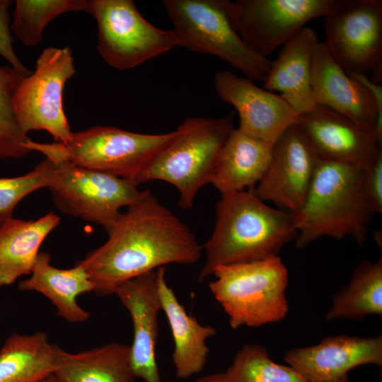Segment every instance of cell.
Wrapping results in <instances>:
<instances>
[{
  "label": "cell",
  "mask_w": 382,
  "mask_h": 382,
  "mask_svg": "<svg viewBox=\"0 0 382 382\" xmlns=\"http://www.w3.org/2000/svg\"><path fill=\"white\" fill-rule=\"evenodd\" d=\"M202 252L190 228L146 190L121 214L107 241L76 263L87 273L93 292L105 296L161 267L195 264Z\"/></svg>",
  "instance_id": "6da1fadb"
},
{
  "label": "cell",
  "mask_w": 382,
  "mask_h": 382,
  "mask_svg": "<svg viewBox=\"0 0 382 382\" xmlns=\"http://www.w3.org/2000/svg\"><path fill=\"white\" fill-rule=\"evenodd\" d=\"M296 236L294 214L270 207L250 190L221 195L213 232L202 245L205 261L199 281L219 266L277 256Z\"/></svg>",
  "instance_id": "7a4b0ae2"
},
{
  "label": "cell",
  "mask_w": 382,
  "mask_h": 382,
  "mask_svg": "<svg viewBox=\"0 0 382 382\" xmlns=\"http://www.w3.org/2000/svg\"><path fill=\"white\" fill-rule=\"evenodd\" d=\"M364 170L320 160L304 202L294 214L296 245L321 237H352L362 245L372 214L362 187Z\"/></svg>",
  "instance_id": "3957f363"
},
{
  "label": "cell",
  "mask_w": 382,
  "mask_h": 382,
  "mask_svg": "<svg viewBox=\"0 0 382 382\" xmlns=\"http://www.w3.org/2000/svg\"><path fill=\"white\" fill-rule=\"evenodd\" d=\"M234 112L218 118L189 117L174 137L147 162L134 180L139 185L161 180L179 193V205L191 209L195 199L209 183L220 150L233 129Z\"/></svg>",
  "instance_id": "277c9868"
},
{
  "label": "cell",
  "mask_w": 382,
  "mask_h": 382,
  "mask_svg": "<svg viewBox=\"0 0 382 382\" xmlns=\"http://www.w3.org/2000/svg\"><path fill=\"white\" fill-rule=\"evenodd\" d=\"M209 289L233 329L282 320L289 312L288 271L280 257L219 266Z\"/></svg>",
  "instance_id": "5b68a950"
},
{
  "label": "cell",
  "mask_w": 382,
  "mask_h": 382,
  "mask_svg": "<svg viewBox=\"0 0 382 382\" xmlns=\"http://www.w3.org/2000/svg\"><path fill=\"white\" fill-rule=\"evenodd\" d=\"M175 134V130L153 134L97 126L73 132L66 144H45L30 139L25 146L54 163L68 162L134 183L147 162Z\"/></svg>",
  "instance_id": "8992f818"
},
{
  "label": "cell",
  "mask_w": 382,
  "mask_h": 382,
  "mask_svg": "<svg viewBox=\"0 0 382 382\" xmlns=\"http://www.w3.org/2000/svg\"><path fill=\"white\" fill-rule=\"evenodd\" d=\"M178 46L215 56L252 81H264L272 60L239 36L230 20L226 0H164Z\"/></svg>",
  "instance_id": "52a82bcc"
},
{
  "label": "cell",
  "mask_w": 382,
  "mask_h": 382,
  "mask_svg": "<svg viewBox=\"0 0 382 382\" xmlns=\"http://www.w3.org/2000/svg\"><path fill=\"white\" fill-rule=\"evenodd\" d=\"M86 11L97 23L100 56L115 69H134L178 46L173 30L149 23L132 0H89Z\"/></svg>",
  "instance_id": "ba28073f"
},
{
  "label": "cell",
  "mask_w": 382,
  "mask_h": 382,
  "mask_svg": "<svg viewBox=\"0 0 382 382\" xmlns=\"http://www.w3.org/2000/svg\"><path fill=\"white\" fill-rule=\"evenodd\" d=\"M51 161V160H50ZM48 188L64 214L100 226L108 234L122 212L146 192L130 180L68 162L54 163Z\"/></svg>",
  "instance_id": "9c48e42d"
},
{
  "label": "cell",
  "mask_w": 382,
  "mask_h": 382,
  "mask_svg": "<svg viewBox=\"0 0 382 382\" xmlns=\"http://www.w3.org/2000/svg\"><path fill=\"white\" fill-rule=\"evenodd\" d=\"M76 73L72 51L69 47H48L36 60L31 74L23 78L13 98L16 121L28 134L45 130L55 142L66 144L72 132L63 107V91Z\"/></svg>",
  "instance_id": "30bf717a"
},
{
  "label": "cell",
  "mask_w": 382,
  "mask_h": 382,
  "mask_svg": "<svg viewBox=\"0 0 382 382\" xmlns=\"http://www.w3.org/2000/svg\"><path fill=\"white\" fill-rule=\"evenodd\" d=\"M353 0H226L230 20L239 36L267 57L310 21L326 17Z\"/></svg>",
  "instance_id": "8fae6325"
},
{
  "label": "cell",
  "mask_w": 382,
  "mask_h": 382,
  "mask_svg": "<svg viewBox=\"0 0 382 382\" xmlns=\"http://www.w3.org/2000/svg\"><path fill=\"white\" fill-rule=\"evenodd\" d=\"M325 42L335 62L348 74L382 76V1L353 0L325 18Z\"/></svg>",
  "instance_id": "7c38bea8"
},
{
  "label": "cell",
  "mask_w": 382,
  "mask_h": 382,
  "mask_svg": "<svg viewBox=\"0 0 382 382\" xmlns=\"http://www.w3.org/2000/svg\"><path fill=\"white\" fill-rule=\"evenodd\" d=\"M311 143L299 127H289L272 145L269 167L250 190L291 214L301 209L320 162Z\"/></svg>",
  "instance_id": "4fadbf2b"
},
{
  "label": "cell",
  "mask_w": 382,
  "mask_h": 382,
  "mask_svg": "<svg viewBox=\"0 0 382 382\" xmlns=\"http://www.w3.org/2000/svg\"><path fill=\"white\" fill-rule=\"evenodd\" d=\"M296 125L322 161L365 170L382 153L381 140L375 128L361 125L323 105H317L300 114Z\"/></svg>",
  "instance_id": "5bb4252c"
},
{
  "label": "cell",
  "mask_w": 382,
  "mask_h": 382,
  "mask_svg": "<svg viewBox=\"0 0 382 382\" xmlns=\"http://www.w3.org/2000/svg\"><path fill=\"white\" fill-rule=\"evenodd\" d=\"M214 85L219 98L237 111L238 129L253 137L273 145L296 122L299 115L281 95L257 86L246 77L219 71Z\"/></svg>",
  "instance_id": "9a60e30c"
},
{
  "label": "cell",
  "mask_w": 382,
  "mask_h": 382,
  "mask_svg": "<svg viewBox=\"0 0 382 382\" xmlns=\"http://www.w3.org/2000/svg\"><path fill=\"white\" fill-rule=\"evenodd\" d=\"M114 294L129 311L132 321L130 359L134 377L144 382H161L156 359L158 317L162 311L156 270L120 284Z\"/></svg>",
  "instance_id": "2e32d148"
},
{
  "label": "cell",
  "mask_w": 382,
  "mask_h": 382,
  "mask_svg": "<svg viewBox=\"0 0 382 382\" xmlns=\"http://www.w3.org/2000/svg\"><path fill=\"white\" fill-rule=\"evenodd\" d=\"M309 382H335L363 364H382V337H327L319 344L289 350L284 357Z\"/></svg>",
  "instance_id": "e0dca14e"
},
{
  "label": "cell",
  "mask_w": 382,
  "mask_h": 382,
  "mask_svg": "<svg viewBox=\"0 0 382 382\" xmlns=\"http://www.w3.org/2000/svg\"><path fill=\"white\" fill-rule=\"evenodd\" d=\"M312 89L316 105L376 129L378 109L374 97L345 72L323 42L318 44L313 54Z\"/></svg>",
  "instance_id": "ac0fdd59"
},
{
  "label": "cell",
  "mask_w": 382,
  "mask_h": 382,
  "mask_svg": "<svg viewBox=\"0 0 382 382\" xmlns=\"http://www.w3.org/2000/svg\"><path fill=\"white\" fill-rule=\"evenodd\" d=\"M320 42L314 30L305 27L287 41L264 80L270 91H277L300 115L317 105L312 89V65Z\"/></svg>",
  "instance_id": "d6986e66"
},
{
  "label": "cell",
  "mask_w": 382,
  "mask_h": 382,
  "mask_svg": "<svg viewBox=\"0 0 382 382\" xmlns=\"http://www.w3.org/2000/svg\"><path fill=\"white\" fill-rule=\"evenodd\" d=\"M161 310L169 323L174 349L172 361L178 378L187 379L202 371L209 349L206 341L216 335L212 325H202L189 315L166 279V267L156 270Z\"/></svg>",
  "instance_id": "ffe728a7"
},
{
  "label": "cell",
  "mask_w": 382,
  "mask_h": 382,
  "mask_svg": "<svg viewBox=\"0 0 382 382\" xmlns=\"http://www.w3.org/2000/svg\"><path fill=\"white\" fill-rule=\"evenodd\" d=\"M272 145L233 128L218 155L209 183L221 195L251 190L266 173Z\"/></svg>",
  "instance_id": "44dd1931"
},
{
  "label": "cell",
  "mask_w": 382,
  "mask_h": 382,
  "mask_svg": "<svg viewBox=\"0 0 382 382\" xmlns=\"http://www.w3.org/2000/svg\"><path fill=\"white\" fill-rule=\"evenodd\" d=\"M21 291L42 294L56 308L57 315L71 323L86 321L90 313L77 303V298L92 292V283L77 263L72 268L59 269L51 265L48 253L40 252L30 277L18 283Z\"/></svg>",
  "instance_id": "7402d4cb"
},
{
  "label": "cell",
  "mask_w": 382,
  "mask_h": 382,
  "mask_svg": "<svg viewBox=\"0 0 382 382\" xmlns=\"http://www.w3.org/2000/svg\"><path fill=\"white\" fill-rule=\"evenodd\" d=\"M59 223L50 212L35 220L13 217L0 226V286L30 275L42 243Z\"/></svg>",
  "instance_id": "603a6c76"
},
{
  "label": "cell",
  "mask_w": 382,
  "mask_h": 382,
  "mask_svg": "<svg viewBox=\"0 0 382 382\" xmlns=\"http://www.w3.org/2000/svg\"><path fill=\"white\" fill-rule=\"evenodd\" d=\"M61 350L45 332L12 333L0 349V382H42L54 374Z\"/></svg>",
  "instance_id": "cb8c5ba5"
},
{
  "label": "cell",
  "mask_w": 382,
  "mask_h": 382,
  "mask_svg": "<svg viewBox=\"0 0 382 382\" xmlns=\"http://www.w3.org/2000/svg\"><path fill=\"white\" fill-rule=\"evenodd\" d=\"M57 382H133L130 345L111 342L70 353L62 349Z\"/></svg>",
  "instance_id": "d4e9b609"
},
{
  "label": "cell",
  "mask_w": 382,
  "mask_h": 382,
  "mask_svg": "<svg viewBox=\"0 0 382 382\" xmlns=\"http://www.w3.org/2000/svg\"><path fill=\"white\" fill-rule=\"evenodd\" d=\"M370 314L382 316V259L363 260L349 283L335 295L325 318L359 320Z\"/></svg>",
  "instance_id": "484cf974"
},
{
  "label": "cell",
  "mask_w": 382,
  "mask_h": 382,
  "mask_svg": "<svg viewBox=\"0 0 382 382\" xmlns=\"http://www.w3.org/2000/svg\"><path fill=\"white\" fill-rule=\"evenodd\" d=\"M87 0H17L11 30L25 46L35 47L42 38L46 26L68 12L86 11Z\"/></svg>",
  "instance_id": "4316f807"
},
{
  "label": "cell",
  "mask_w": 382,
  "mask_h": 382,
  "mask_svg": "<svg viewBox=\"0 0 382 382\" xmlns=\"http://www.w3.org/2000/svg\"><path fill=\"white\" fill-rule=\"evenodd\" d=\"M224 374L229 382H309L292 367L274 362L264 347L254 344L243 345Z\"/></svg>",
  "instance_id": "83f0119b"
},
{
  "label": "cell",
  "mask_w": 382,
  "mask_h": 382,
  "mask_svg": "<svg viewBox=\"0 0 382 382\" xmlns=\"http://www.w3.org/2000/svg\"><path fill=\"white\" fill-rule=\"evenodd\" d=\"M24 76L11 66L0 65V160L21 158L31 151L30 139L18 127L13 113V98Z\"/></svg>",
  "instance_id": "f1b7e54d"
},
{
  "label": "cell",
  "mask_w": 382,
  "mask_h": 382,
  "mask_svg": "<svg viewBox=\"0 0 382 382\" xmlns=\"http://www.w3.org/2000/svg\"><path fill=\"white\" fill-rule=\"evenodd\" d=\"M53 168V162L45 158L23 175L0 178V226L13 218L16 207L23 198L48 187Z\"/></svg>",
  "instance_id": "f546056e"
},
{
  "label": "cell",
  "mask_w": 382,
  "mask_h": 382,
  "mask_svg": "<svg viewBox=\"0 0 382 382\" xmlns=\"http://www.w3.org/2000/svg\"><path fill=\"white\" fill-rule=\"evenodd\" d=\"M11 4L12 1L0 0V55L11 67L25 77L29 76L32 71L21 62L13 47L9 14Z\"/></svg>",
  "instance_id": "4dcf8cb0"
},
{
  "label": "cell",
  "mask_w": 382,
  "mask_h": 382,
  "mask_svg": "<svg viewBox=\"0 0 382 382\" xmlns=\"http://www.w3.org/2000/svg\"><path fill=\"white\" fill-rule=\"evenodd\" d=\"M363 192L368 207L373 213H382V153L374 163L364 170Z\"/></svg>",
  "instance_id": "1f68e13d"
},
{
  "label": "cell",
  "mask_w": 382,
  "mask_h": 382,
  "mask_svg": "<svg viewBox=\"0 0 382 382\" xmlns=\"http://www.w3.org/2000/svg\"><path fill=\"white\" fill-rule=\"evenodd\" d=\"M364 85L374 97L378 109L376 132L380 140H382V86L370 80L366 75L349 74Z\"/></svg>",
  "instance_id": "d6a6232c"
},
{
  "label": "cell",
  "mask_w": 382,
  "mask_h": 382,
  "mask_svg": "<svg viewBox=\"0 0 382 382\" xmlns=\"http://www.w3.org/2000/svg\"><path fill=\"white\" fill-rule=\"evenodd\" d=\"M195 382H229L224 373H214L197 378Z\"/></svg>",
  "instance_id": "836d02e7"
},
{
  "label": "cell",
  "mask_w": 382,
  "mask_h": 382,
  "mask_svg": "<svg viewBox=\"0 0 382 382\" xmlns=\"http://www.w3.org/2000/svg\"><path fill=\"white\" fill-rule=\"evenodd\" d=\"M42 382H57L56 378L54 375L50 376L49 378H46L45 380L42 381Z\"/></svg>",
  "instance_id": "e575fe53"
},
{
  "label": "cell",
  "mask_w": 382,
  "mask_h": 382,
  "mask_svg": "<svg viewBox=\"0 0 382 382\" xmlns=\"http://www.w3.org/2000/svg\"><path fill=\"white\" fill-rule=\"evenodd\" d=\"M335 382H349L348 381V378H347V376H345L344 378L337 381H335Z\"/></svg>",
  "instance_id": "d590c367"
}]
</instances>
